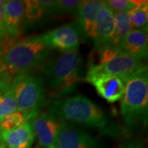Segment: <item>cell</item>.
Segmentation results:
<instances>
[{"instance_id": "1", "label": "cell", "mask_w": 148, "mask_h": 148, "mask_svg": "<svg viewBox=\"0 0 148 148\" xmlns=\"http://www.w3.org/2000/svg\"><path fill=\"white\" fill-rule=\"evenodd\" d=\"M64 123L89 127L101 136L120 138L123 129L107 111L82 95L54 101L49 110Z\"/></svg>"}, {"instance_id": "2", "label": "cell", "mask_w": 148, "mask_h": 148, "mask_svg": "<svg viewBox=\"0 0 148 148\" xmlns=\"http://www.w3.org/2000/svg\"><path fill=\"white\" fill-rule=\"evenodd\" d=\"M52 53L41 35L27 37L12 45L0 54V66L14 77L32 73L42 66Z\"/></svg>"}, {"instance_id": "3", "label": "cell", "mask_w": 148, "mask_h": 148, "mask_svg": "<svg viewBox=\"0 0 148 148\" xmlns=\"http://www.w3.org/2000/svg\"><path fill=\"white\" fill-rule=\"evenodd\" d=\"M124 92L120 100V113L126 127L134 131L147 124V66L123 80Z\"/></svg>"}, {"instance_id": "4", "label": "cell", "mask_w": 148, "mask_h": 148, "mask_svg": "<svg viewBox=\"0 0 148 148\" xmlns=\"http://www.w3.org/2000/svg\"><path fill=\"white\" fill-rule=\"evenodd\" d=\"M83 59L76 50L48 59L41 66L49 88L58 95L73 91L82 77Z\"/></svg>"}, {"instance_id": "5", "label": "cell", "mask_w": 148, "mask_h": 148, "mask_svg": "<svg viewBox=\"0 0 148 148\" xmlns=\"http://www.w3.org/2000/svg\"><path fill=\"white\" fill-rule=\"evenodd\" d=\"M11 86L17 110L27 114L32 119L37 116L45 101L42 77L32 73L17 74L12 77Z\"/></svg>"}, {"instance_id": "6", "label": "cell", "mask_w": 148, "mask_h": 148, "mask_svg": "<svg viewBox=\"0 0 148 148\" xmlns=\"http://www.w3.org/2000/svg\"><path fill=\"white\" fill-rule=\"evenodd\" d=\"M85 80L92 85L99 95L109 103L118 102L123 95V80L114 75L96 70L93 64L88 69Z\"/></svg>"}, {"instance_id": "7", "label": "cell", "mask_w": 148, "mask_h": 148, "mask_svg": "<svg viewBox=\"0 0 148 148\" xmlns=\"http://www.w3.org/2000/svg\"><path fill=\"white\" fill-rule=\"evenodd\" d=\"M41 36L49 47L62 53L78 50L82 39L79 27L76 22L57 27L42 34Z\"/></svg>"}, {"instance_id": "8", "label": "cell", "mask_w": 148, "mask_h": 148, "mask_svg": "<svg viewBox=\"0 0 148 148\" xmlns=\"http://www.w3.org/2000/svg\"><path fill=\"white\" fill-rule=\"evenodd\" d=\"M30 122L35 137L43 148L55 145L58 132L64 123L49 110L40 113Z\"/></svg>"}, {"instance_id": "9", "label": "cell", "mask_w": 148, "mask_h": 148, "mask_svg": "<svg viewBox=\"0 0 148 148\" xmlns=\"http://www.w3.org/2000/svg\"><path fill=\"white\" fill-rule=\"evenodd\" d=\"M55 146L58 148H102L95 137L68 123L60 128Z\"/></svg>"}, {"instance_id": "10", "label": "cell", "mask_w": 148, "mask_h": 148, "mask_svg": "<svg viewBox=\"0 0 148 148\" xmlns=\"http://www.w3.org/2000/svg\"><path fill=\"white\" fill-rule=\"evenodd\" d=\"M93 66L98 71L114 75L124 80L146 65L143 60L134 58L120 50V52L110 61L101 65L97 64Z\"/></svg>"}, {"instance_id": "11", "label": "cell", "mask_w": 148, "mask_h": 148, "mask_svg": "<svg viewBox=\"0 0 148 148\" xmlns=\"http://www.w3.org/2000/svg\"><path fill=\"white\" fill-rule=\"evenodd\" d=\"M114 34V12L105 3L99 11L95 25L94 38L92 42L94 46L100 50L102 48L113 45V39Z\"/></svg>"}, {"instance_id": "12", "label": "cell", "mask_w": 148, "mask_h": 148, "mask_svg": "<svg viewBox=\"0 0 148 148\" xmlns=\"http://www.w3.org/2000/svg\"><path fill=\"white\" fill-rule=\"evenodd\" d=\"M104 4L101 0H86L82 1L77 11V26L82 33V39L93 40L95 25L97 14Z\"/></svg>"}, {"instance_id": "13", "label": "cell", "mask_w": 148, "mask_h": 148, "mask_svg": "<svg viewBox=\"0 0 148 148\" xmlns=\"http://www.w3.org/2000/svg\"><path fill=\"white\" fill-rule=\"evenodd\" d=\"M4 9L7 38L12 42L19 37L24 25V3L20 0H7Z\"/></svg>"}, {"instance_id": "14", "label": "cell", "mask_w": 148, "mask_h": 148, "mask_svg": "<svg viewBox=\"0 0 148 148\" xmlns=\"http://www.w3.org/2000/svg\"><path fill=\"white\" fill-rule=\"evenodd\" d=\"M0 138L7 148H32L36 139L30 121L15 129L0 132Z\"/></svg>"}, {"instance_id": "15", "label": "cell", "mask_w": 148, "mask_h": 148, "mask_svg": "<svg viewBox=\"0 0 148 148\" xmlns=\"http://www.w3.org/2000/svg\"><path fill=\"white\" fill-rule=\"evenodd\" d=\"M123 52L145 61L147 58V32L132 30L119 45Z\"/></svg>"}, {"instance_id": "16", "label": "cell", "mask_w": 148, "mask_h": 148, "mask_svg": "<svg viewBox=\"0 0 148 148\" xmlns=\"http://www.w3.org/2000/svg\"><path fill=\"white\" fill-rule=\"evenodd\" d=\"M24 3V25L36 24L54 15L55 0H27Z\"/></svg>"}, {"instance_id": "17", "label": "cell", "mask_w": 148, "mask_h": 148, "mask_svg": "<svg viewBox=\"0 0 148 148\" xmlns=\"http://www.w3.org/2000/svg\"><path fill=\"white\" fill-rule=\"evenodd\" d=\"M114 34L112 45L114 46H119L123 40L132 31L130 17L128 12L114 13Z\"/></svg>"}, {"instance_id": "18", "label": "cell", "mask_w": 148, "mask_h": 148, "mask_svg": "<svg viewBox=\"0 0 148 148\" xmlns=\"http://www.w3.org/2000/svg\"><path fill=\"white\" fill-rule=\"evenodd\" d=\"M132 30H142L147 32L148 2L139 1V3L132 11L128 12Z\"/></svg>"}, {"instance_id": "19", "label": "cell", "mask_w": 148, "mask_h": 148, "mask_svg": "<svg viewBox=\"0 0 148 148\" xmlns=\"http://www.w3.org/2000/svg\"><path fill=\"white\" fill-rule=\"evenodd\" d=\"M32 119L27 114L21 111L16 110L10 114L9 115L3 118L0 121V132L10 131L20 127L22 124L28 121H31Z\"/></svg>"}, {"instance_id": "20", "label": "cell", "mask_w": 148, "mask_h": 148, "mask_svg": "<svg viewBox=\"0 0 148 148\" xmlns=\"http://www.w3.org/2000/svg\"><path fill=\"white\" fill-rule=\"evenodd\" d=\"M17 110L12 86L0 94V121Z\"/></svg>"}, {"instance_id": "21", "label": "cell", "mask_w": 148, "mask_h": 148, "mask_svg": "<svg viewBox=\"0 0 148 148\" xmlns=\"http://www.w3.org/2000/svg\"><path fill=\"white\" fill-rule=\"evenodd\" d=\"M82 3L81 0H55V14H75Z\"/></svg>"}, {"instance_id": "22", "label": "cell", "mask_w": 148, "mask_h": 148, "mask_svg": "<svg viewBox=\"0 0 148 148\" xmlns=\"http://www.w3.org/2000/svg\"><path fill=\"white\" fill-rule=\"evenodd\" d=\"M105 3L108 6L114 13L116 12H130L139 3V1L134 0H107L105 1Z\"/></svg>"}, {"instance_id": "23", "label": "cell", "mask_w": 148, "mask_h": 148, "mask_svg": "<svg viewBox=\"0 0 148 148\" xmlns=\"http://www.w3.org/2000/svg\"><path fill=\"white\" fill-rule=\"evenodd\" d=\"M120 50L121 49L119 46H114V45H110L101 49L100 50H98L99 62H100L98 65H101L110 61L112 58L120 52Z\"/></svg>"}, {"instance_id": "24", "label": "cell", "mask_w": 148, "mask_h": 148, "mask_svg": "<svg viewBox=\"0 0 148 148\" xmlns=\"http://www.w3.org/2000/svg\"><path fill=\"white\" fill-rule=\"evenodd\" d=\"M12 76L0 66V94L11 86Z\"/></svg>"}, {"instance_id": "25", "label": "cell", "mask_w": 148, "mask_h": 148, "mask_svg": "<svg viewBox=\"0 0 148 148\" xmlns=\"http://www.w3.org/2000/svg\"><path fill=\"white\" fill-rule=\"evenodd\" d=\"M4 7H5V1L0 0V25L5 28V9H4Z\"/></svg>"}, {"instance_id": "26", "label": "cell", "mask_w": 148, "mask_h": 148, "mask_svg": "<svg viewBox=\"0 0 148 148\" xmlns=\"http://www.w3.org/2000/svg\"><path fill=\"white\" fill-rule=\"evenodd\" d=\"M119 148H143L142 146L138 143L135 142H128V143L123 144Z\"/></svg>"}, {"instance_id": "27", "label": "cell", "mask_w": 148, "mask_h": 148, "mask_svg": "<svg viewBox=\"0 0 148 148\" xmlns=\"http://www.w3.org/2000/svg\"><path fill=\"white\" fill-rule=\"evenodd\" d=\"M7 38V33H6L5 28L0 25V40H4Z\"/></svg>"}, {"instance_id": "28", "label": "cell", "mask_w": 148, "mask_h": 148, "mask_svg": "<svg viewBox=\"0 0 148 148\" xmlns=\"http://www.w3.org/2000/svg\"><path fill=\"white\" fill-rule=\"evenodd\" d=\"M4 49H5L4 40H0V54L4 51Z\"/></svg>"}, {"instance_id": "29", "label": "cell", "mask_w": 148, "mask_h": 148, "mask_svg": "<svg viewBox=\"0 0 148 148\" xmlns=\"http://www.w3.org/2000/svg\"><path fill=\"white\" fill-rule=\"evenodd\" d=\"M0 148H7V147H6L5 144H4V143H3L2 141L0 142Z\"/></svg>"}, {"instance_id": "30", "label": "cell", "mask_w": 148, "mask_h": 148, "mask_svg": "<svg viewBox=\"0 0 148 148\" xmlns=\"http://www.w3.org/2000/svg\"><path fill=\"white\" fill-rule=\"evenodd\" d=\"M46 148H58L55 145H52V146H50V147H46Z\"/></svg>"}, {"instance_id": "31", "label": "cell", "mask_w": 148, "mask_h": 148, "mask_svg": "<svg viewBox=\"0 0 148 148\" xmlns=\"http://www.w3.org/2000/svg\"><path fill=\"white\" fill-rule=\"evenodd\" d=\"M0 142H1V138H0Z\"/></svg>"}]
</instances>
